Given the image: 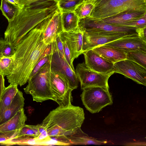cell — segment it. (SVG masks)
Listing matches in <instances>:
<instances>
[{
  "mask_svg": "<svg viewBox=\"0 0 146 146\" xmlns=\"http://www.w3.org/2000/svg\"><path fill=\"white\" fill-rule=\"evenodd\" d=\"M80 95L84 105L92 113L99 112L106 106L113 104L112 96L109 89L94 86L85 88Z\"/></svg>",
  "mask_w": 146,
  "mask_h": 146,
  "instance_id": "6",
  "label": "cell"
},
{
  "mask_svg": "<svg viewBox=\"0 0 146 146\" xmlns=\"http://www.w3.org/2000/svg\"><path fill=\"white\" fill-rule=\"evenodd\" d=\"M61 12L74 11L77 7L84 0H56Z\"/></svg>",
  "mask_w": 146,
  "mask_h": 146,
  "instance_id": "28",
  "label": "cell"
},
{
  "mask_svg": "<svg viewBox=\"0 0 146 146\" xmlns=\"http://www.w3.org/2000/svg\"><path fill=\"white\" fill-rule=\"evenodd\" d=\"M90 18L102 20L129 12L120 0H96Z\"/></svg>",
  "mask_w": 146,
  "mask_h": 146,
  "instance_id": "9",
  "label": "cell"
},
{
  "mask_svg": "<svg viewBox=\"0 0 146 146\" xmlns=\"http://www.w3.org/2000/svg\"><path fill=\"white\" fill-rule=\"evenodd\" d=\"M63 31H68L78 27L79 19L74 11L61 12Z\"/></svg>",
  "mask_w": 146,
  "mask_h": 146,
  "instance_id": "23",
  "label": "cell"
},
{
  "mask_svg": "<svg viewBox=\"0 0 146 146\" xmlns=\"http://www.w3.org/2000/svg\"><path fill=\"white\" fill-rule=\"evenodd\" d=\"M129 11L146 12V0H120Z\"/></svg>",
  "mask_w": 146,
  "mask_h": 146,
  "instance_id": "26",
  "label": "cell"
},
{
  "mask_svg": "<svg viewBox=\"0 0 146 146\" xmlns=\"http://www.w3.org/2000/svg\"><path fill=\"white\" fill-rule=\"evenodd\" d=\"M38 25L43 32L44 42L47 45H50L63 31L59 9Z\"/></svg>",
  "mask_w": 146,
  "mask_h": 146,
  "instance_id": "11",
  "label": "cell"
},
{
  "mask_svg": "<svg viewBox=\"0 0 146 146\" xmlns=\"http://www.w3.org/2000/svg\"><path fill=\"white\" fill-rule=\"evenodd\" d=\"M92 50L110 62L114 63L126 59V53L119 49L113 47L99 46Z\"/></svg>",
  "mask_w": 146,
  "mask_h": 146,
  "instance_id": "18",
  "label": "cell"
},
{
  "mask_svg": "<svg viewBox=\"0 0 146 146\" xmlns=\"http://www.w3.org/2000/svg\"><path fill=\"white\" fill-rule=\"evenodd\" d=\"M126 59L134 62L146 69V51L137 50L127 52Z\"/></svg>",
  "mask_w": 146,
  "mask_h": 146,
  "instance_id": "27",
  "label": "cell"
},
{
  "mask_svg": "<svg viewBox=\"0 0 146 146\" xmlns=\"http://www.w3.org/2000/svg\"><path fill=\"white\" fill-rule=\"evenodd\" d=\"M7 0L13 4L18 5L21 9H22L25 5H26L23 3L21 0Z\"/></svg>",
  "mask_w": 146,
  "mask_h": 146,
  "instance_id": "38",
  "label": "cell"
},
{
  "mask_svg": "<svg viewBox=\"0 0 146 146\" xmlns=\"http://www.w3.org/2000/svg\"><path fill=\"white\" fill-rule=\"evenodd\" d=\"M78 27L84 32L110 36L138 35L137 28L107 23L102 20L89 17L79 19Z\"/></svg>",
  "mask_w": 146,
  "mask_h": 146,
  "instance_id": "5",
  "label": "cell"
},
{
  "mask_svg": "<svg viewBox=\"0 0 146 146\" xmlns=\"http://www.w3.org/2000/svg\"><path fill=\"white\" fill-rule=\"evenodd\" d=\"M59 9L56 0H41L25 5L15 19L8 22L4 39L15 47L31 30Z\"/></svg>",
  "mask_w": 146,
  "mask_h": 146,
  "instance_id": "2",
  "label": "cell"
},
{
  "mask_svg": "<svg viewBox=\"0 0 146 146\" xmlns=\"http://www.w3.org/2000/svg\"><path fill=\"white\" fill-rule=\"evenodd\" d=\"M114 73L122 74L137 83L146 86V69L131 60L125 59L114 64Z\"/></svg>",
  "mask_w": 146,
  "mask_h": 146,
  "instance_id": "10",
  "label": "cell"
},
{
  "mask_svg": "<svg viewBox=\"0 0 146 146\" xmlns=\"http://www.w3.org/2000/svg\"><path fill=\"white\" fill-rule=\"evenodd\" d=\"M43 38L38 24L15 46L13 71L7 76L10 84L21 86L27 82L32 70L48 45Z\"/></svg>",
  "mask_w": 146,
  "mask_h": 146,
  "instance_id": "1",
  "label": "cell"
},
{
  "mask_svg": "<svg viewBox=\"0 0 146 146\" xmlns=\"http://www.w3.org/2000/svg\"><path fill=\"white\" fill-rule=\"evenodd\" d=\"M4 77L0 75V101L2 93L5 89Z\"/></svg>",
  "mask_w": 146,
  "mask_h": 146,
  "instance_id": "37",
  "label": "cell"
},
{
  "mask_svg": "<svg viewBox=\"0 0 146 146\" xmlns=\"http://www.w3.org/2000/svg\"><path fill=\"white\" fill-rule=\"evenodd\" d=\"M75 72L82 90L94 86L109 89L108 79L113 74H104L93 71L86 66L85 62L78 64Z\"/></svg>",
  "mask_w": 146,
  "mask_h": 146,
  "instance_id": "8",
  "label": "cell"
},
{
  "mask_svg": "<svg viewBox=\"0 0 146 146\" xmlns=\"http://www.w3.org/2000/svg\"><path fill=\"white\" fill-rule=\"evenodd\" d=\"M94 5L92 4L82 3L76 8L74 11L79 19L90 17Z\"/></svg>",
  "mask_w": 146,
  "mask_h": 146,
  "instance_id": "29",
  "label": "cell"
},
{
  "mask_svg": "<svg viewBox=\"0 0 146 146\" xmlns=\"http://www.w3.org/2000/svg\"><path fill=\"white\" fill-rule=\"evenodd\" d=\"M145 16L146 12L129 11L102 20L110 25L123 26L125 23L136 21Z\"/></svg>",
  "mask_w": 146,
  "mask_h": 146,
  "instance_id": "19",
  "label": "cell"
},
{
  "mask_svg": "<svg viewBox=\"0 0 146 146\" xmlns=\"http://www.w3.org/2000/svg\"><path fill=\"white\" fill-rule=\"evenodd\" d=\"M124 36H125L106 35L84 32L82 47L83 52Z\"/></svg>",
  "mask_w": 146,
  "mask_h": 146,
  "instance_id": "17",
  "label": "cell"
},
{
  "mask_svg": "<svg viewBox=\"0 0 146 146\" xmlns=\"http://www.w3.org/2000/svg\"><path fill=\"white\" fill-rule=\"evenodd\" d=\"M50 60L51 58L35 75L29 79L28 85L24 88L26 94L32 96L33 101L42 102L50 100L55 101L50 84Z\"/></svg>",
  "mask_w": 146,
  "mask_h": 146,
  "instance_id": "4",
  "label": "cell"
},
{
  "mask_svg": "<svg viewBox=\"0 0 146 146\" xmlns=\"http://www.w3.org/2000/svg\"><path fill=\"white\" fill-rule=\"evenodd\" d=\"M51 52V69L58 71L63 74L73 90L77 88L79 81L75 72L71 68L66 61L60 56L57 52Z\"/></svg>",
  "mask_w": 146,
  "mask_h": 146,
  "instance_id": "14",
  "label": "cell"
},
{
  "mask_svg": "<svg viewBox=\"0 0 146 146\" xmlns=\"http://www.w3.org/2000/svg\"><path fill=\"white\" fill-rule=\"evenodd\" d=\"M24 100L22 92L18 90L9 107L0 115V125L11 118L18 111L23 108Z\"/></svg>",
  "mask_w": 146,
  "mask_h": 146,
  "instance_id": "21",
  "label": "cell"
},
{
  "mask_svg": "<svg viewBox=\"0 0 146 146\" xmlns=\"http://www.w3.org/2000/svg\"><path fill=\"white\" fill-rule=\"evenodd\" d=\"M96 0H84L83 3L93 4ZM83 3V2H82Z\"/></svg>",
  "mask_w": 146,
  "mask_h": 146,
  "instance_id": "40",
  "label": "cell"
},
{
  "mask_svg": "<svg viewBox=\"0 0 146 146\" xmlns=\"http://www.w3.org/2000/svg\"><path fill=\"white\" fill-rule=\"evenodd\" d=\"M82 54L86 65L92 70L104 74L114 73V63L108 61L92 49L84 52Z\"/></svg>",
  "mask_w": 146,
  "mask_h": 146,
  "instance_id": "12",
  "label": "cell"
},
{
  "mask_svg": "<svg viewBox=\"0 0 146 146\" xmlns=\"http://www.w3.org/2000/svg\"><path fill=\"white\" fill-rule=\"evenodd\" d=\"M16 85L10 84L5 88L0 101V115L8 108L10 105L18 89Z\"/></svg>",
  "mask_w": 146,
  "mask_h": 146,
  "instance_id": "22",
  "label": "cell"
},
{
  "mask_svg": "<svg viewBox=\"0 0 146 146\" xmlns=\"http://www.w3.org/2000/svg\"><path fill=\"white\" fill-rule=\"evenodd\" d=\"M19 130L7 132H0V144L15 137Z\"/></svg>",
  "mask_w": 146,
  "mask_h": 146,
  "instance_id": "35",
  "label": "cell"
},
{
  "mask_svg": "<svg viewBox=\"0 0 146 146\" xmlns=\"http://www.w3.org/2000/svg\"><path fill=\"white\" fill-rule=\"evenodd\" d=\"M27 117L24 108L18 111L11 118L0 125V132H7L19 130L25 124Z\"/></svg>",
  "mask_w": 146,
  "mask_h": 146,
  "instance_id": "20",
  "label": "cell"
},
{
  "mask_svg": "<svg viewBox=\"0 0 146 146\" xmlns=\"http://www.w3.org/2000/svg\"><path fill=\"white\" fill-rule=\"evenodd\" d=\"M83 34L78 27L69 31H63L60 34L66 40L73 60L82 54Z\"/></svg>",
  "mask_w": 146,
  "mask_h": 146,
  "instance_id": "15",
  "label": "cell"
},
{
  "mask_svg": "<svg viewBox=\"0 0 146 146\" xmlns=\"http://www.w3.org/2000/svg\"><path fill=\"white\" fill-rule=\"evenodd\" d=\"M50 45L52 52H57L60 56L66 61L63 45L59 35L56 37L55 40Z\"/></svg>",
  "mask_w": 146,
  "mask_h": 146,
  "instance_id": "32",
  "label": "cell"
},
{
  "mask_svg": "<svg viewBox=\"0 0 146 146\" xmlns=\"http://www.w3.org/2000/svg\"><path fill=\"white\" fill-rule=\"evenodd\" d=\"M22 9L18 5L10 3L7 0H1L0 9L8 22L13 21Z\"/></svg>",
  "mask_w": 146,
  "mask_h": 146,
  "instance_id": "24",
  "label": "cell"
},
{
  "mask_svg": "<svg viewBox=\"0 0 146 146\" xmlns=\"http://www.w3.org/2000/svg\"><path fill=\"white\" fill-rule=\"evenodd\" d=\"M14 59V55L10 57H0V75L5 77L12 73Z\"/></svg>",
  "mask_w": 146,
  "mask_h": 146,
  "instance_id": "25",
  "label": "cell"
},
{
  "mask_svg": "<svg viewBox=\"0 0 146 146\" xmlns=\"http://www.w3.org/2000/svg\"><path fill=\"white\" fill-rule=\"evenodd\" d=\"M59 36L63 45L64 53L66 61L71 68L75 72L73 65V60L72 58L70 50L68 47L66 42L62 36L60 34Z\"/></svg>",
  "mask_w": 146,
  "mask_h": 146,
  "instance_id": "33",
  "label": "cell"
},
{
  "mask_svg": "<svg viewBox=\"0 0 146 146\" xmlns=\"http://www.w3.org/2000/svg\"><path fill=\"white\" fill-rule=\"evenodd\" d=\"M58 141L67 145H101L107 143L105 140H99L89 137L82 130L81 127L68 135L56 137Z\"/></svg>",
  "mask_w": 146,
  "mask_h": 146,
  "instance_id": "16",
  "label": "cell"
},
{
  "mask_svg": "<svg viewBox=\"0 0 146 146\" xmlns=\"http://www.w3.org/2000/svg\"><path fill=\"white\" fill-rule=\"evenodd\" d=\"M25 5H27L33 2L41 0H21Z\"/></svg>",
  "mask_w": 146,
  "mask_h": 146,
  "instance_id": "39",
  "label": "cell"
},
{
  "mask_svg": "<svg viewBox=\"0 0 146 146\" xmlns=\"http://www.w3.org/2000/svg\"><path fill=\"white\" fill-rule=\"evenodd\" d=\"M15 47L5 39H0V57H10L14 55Z\"/></svg>",
  "mask_w": 146,
  "mask_h": 146,
  "instance_id": "30",
  "label": "cell"
},
{
  "mask_svg": "<svg viewBox=\"0 0 146 146\" xmlns=\"http://www.w3.org/2000/svg\"><path fill=\"white\" fill-rule=\"evenodd\" d=\"M39 132L38 136L35 140V141H42L49 139V137L46 128L41 124L37 125Z\"/></svg>",
  "mask_w": 146,
  "mask_h": 146,
  "instance_id": "34",
  "label": "cell"
},
{
  "mask_svg": "<svg viewBox=\"0 0 146 146\" xmlns=\"http://www.w3.org/2000/svg\"><path fill=\"white\" fill-rule=\"evenodd\" d=\"M38 135L39 132L37 125H31L25 124L19 131L15 136L27 135L32 137L35 139Z\"/></svg>",
  "mask_w": 146,
  "mask_h": 146,
  "instance_id": "31",
  "label": "cell"
},
{
  "mask_svg": "<svg viewBox=\"0 0 146 146\" xmlns=\"http://www.w3.org/2000/svg\"><path fill=\"white\" fill-rule=\"evenodd\" d=\"M85 119L84 110L72 104L58 106L51 111L41 123L50 138L69 135L80 127Z\"/></svg>",
  "mask_w": 146,
  "mask_h": 146,
  "instance_id": "3",
  "label": "cell"
},
{
  "mask_svg": "<svg viewBox=\"0 0 146 146\" xmlns=\"http://www.w3.org/2000/svg\"><path fill=\"white\" fill-rule=\"evenodd\" d=\"M137 32L140 38L146 42V27L137 28Z\"/></svg>",
  "mask_w": 146,
  "mask_h": 146,
  "instance_id": "36",
  "label": "cell"
},
{
  "mask_svg": "<svg viewBox=\"0 0 146 146\" xmlns=\"http://www.w3.org/2000/svg\"><path fill=\"white\" fill-rule=\"evenodd\" d=\"M50 81L55 102L59 106L66 107L72 104L73 90L70 88L64 75L58 71L51 69Z\"/></svg>",
  "mask_w": 146,
  "mask_h": 146,
  "instance_id": "7",
  "label": "cell"
},
{
  "mask_svg": "<svg viewBox=\"0 0 146 146\" xmlns=\"http://www.w3.org/2000/svg\"><path fill=\"white\" fill-rule=\"evenodd\" d=\"M103 45L119 49L126 53L137 50L146 51V42L138 35L124 36Z\"/></svg>",
  "mask_w": 146,
  "mask_h": 146,
  "instance_id": "13",
  "label": "cell"
}]
</instances>
